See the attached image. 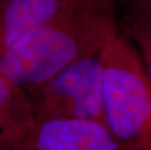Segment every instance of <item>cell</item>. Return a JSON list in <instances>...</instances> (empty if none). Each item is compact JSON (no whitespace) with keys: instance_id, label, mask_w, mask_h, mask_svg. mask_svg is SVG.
<instances>
[{"instance_id":"1","label":"cell","mask_w":151,"mask_h":150,"mask_svg":"<svg viewBox=\"0 0 151 150\" xmlns=\"http://www.w3.org/2000/svg\"><path fill=\"white\" fill-rule=\"evenodd\" d=\"M117 0H68L51 21L0 53V75L27 89L101 52L118 29Z\"/></svg>"},{"instance_id":"2","label":"cell","mask_w":151,"mask_h":150,"mask_svg":"<svg viewBox=\"0 0 151 150\" xmlns=\"http://www.w3.org/2000/svg\"><path fill=\"white\" fill-rule=\"evenodd\" d=\"M101 60L105 125L125 144L151 150V83L137 49L118 28Z\"/></svg>"},{"instance_id":"3","label":"cell","mask_w":151,"mask_h":150,"mask_svg":"<svg viewBox=\"0 0 151 150\" xmlns=\"http://www.w3.org/2000/svg\"><path fill=\"white\" fill-rule=\"evenodd\" d=\"M101 52L77 60L46 80L22 89L36 121L82 119L105 124Z\"/></svg>"},{"instance_id":"4","label":"cell","mask_w":151,"mask_h":150,"mask_svg":"<svg viewBox=\"0 0 151 150\" xmlns=\"http://www.w3.org/2000/svg\"><path fill=\"white\" fill-rule=\"evenodd\" d=\"M17 150H137L104 123L82 119L35 121Z\"/></svg>"},{"instance_id":"5","label":"cell","mask_w":151,"mask_h":150,"mask_svg":"<svg viewBox=\"0 0 151 150\" xmlns=\"http://www.w3.org/2000/svg\"><path fill=\"white\" fill-rule=\"evenodd\" d=\"M68 0H0V53L51 21Z\"/></svg>"},{"instance_id":"6","label":"cell","mask_w":151,"mask_h":150,"mask_svg":"<svg viewBox=\"0 0 151 150\" xmlns=\"http://www.w3.org/2000/svg\"><path fill=\"white\" fill-rule=\"evenodd\" d=\"M35 121L24 90L0 75V150H17Z\"/></svg>"},{"instance_id":"7","label":"cell","mask_w":151,"mask_h":150,"mask_svg":"<svg viewBox=\"0 0 151 150\" xmlns=\"http://www.w3.org/2000/svg\"><path fill=\"white\" fill-rule=\"evenodd\" d=\"M121 32L136 48L151 83V0H121Z\"/></svg>"}]
</instances>
